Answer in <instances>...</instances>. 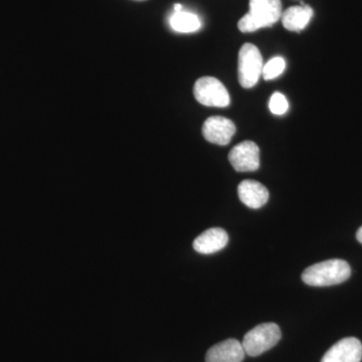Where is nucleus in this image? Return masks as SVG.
<instances>
[{
    "mask_svg": "<svg viewBox=\"0 0 362 362\" xmlns=\"http://www.w3.org/2000/svg\"><path fill=\"white\" fill-rule=\"evenodd\" d=\"M350 275L351 269L346 261L332 259L308 267L302 274V280L312 287H328L341 284Z\"/></svg>",
    "mask_w": 362,
    "mask_h": 362,
    "instance_id": "nucleus-1",
    "label": "nucleus"
},
{
    "mask_svg": "<svg viewBox=\"0 0 362 362\" xmlns=\"http://www.w3.org/2000/svg\"><path fill=\"white\" fill-rule=\"evenodd\" d=\"M250 11L240 18L238 26L242 33H252L270 28L282 18L281 0H250Z\"/></svg>",
    "mask_w": 362,
    "mask_h": 362,
    "instance_id": "nucleus-2",
    "label": "nucleus"
},
{
    "mask_svg": "<svg viewBox=\"0 0 362 362\" xmlns=\"http://www.w3.org/2000/svg\"><path fill=\"white\" fill-rule=\"evenodd\" d=\"M281 337L282 333L277 324L263 323L250 330L242 344L247 356H259L276 346Z\"/></svg>",
    "mask_w": 362,
    "mask_h": 362,
    "instance_id": "nucleus-3",
    "label": "nucleus"
},
{
    "mask_svg": "<svg viewBox=\"0 0 362 362\" xmlns=\"http://www.w3.org/2000/svg\"><path fill=\"white\" fill-rule=\"evenodd\" d=\"M263 57L256 45L245 44L239 52V82L246 89L254 87L259 82L263 71Z\"/></svg>",
    "mask_w": 362,
    "mask_h": 362,
    "instance_id": "nucleus-4",
    "label": "nucleus"
},
{
    "mask_svg": "<svg viewBox=\"0 0 362 362\" xmlns=\"http://www.w3.org/2000/svg\"><path fill=\"white\" fill-rule=\"evenodd\" d=\"M194 94L197 101L204 106L225 108L230 103L228 90L223 83L216 78H199L194 84Z\"/></svg>",
    "mask_w": 362,
    "mask_h": 362,
    "instance_id": "nucleus-5",
    "label": "nucleus"
},
{
    "mask_svg": "<svg viewBox=\"0 0 362 362\" xmlns=\"http://www.w3.org/2000/svg\"><path fill=\"white\" fill-rule=\"evenodd\" d=\"M228 160L239 173H251L259 168V149L252 141H244L235 145L230 154Z\"/></svg>",
    "mask_w": 362,
    "mask_h": 362,
    "instance_id": "nucleus-6",
    "label": "nucleus"
},
{
    "mask_svg": "<svg viewBox=\"0 0 362 362\" xmlns=\"http://www.w3.org/2000/svg\"><path fill=\"white\" fill-rule=\"evenodd\" d=\"M235 133V124L225 117H209L202 126V134L207 141L221 146L228 145Z\"/></svg>",
    "mask_w": 362,
    "mask_h": 362,
    "instance_id": "nucleus-7",
    "label": "nucleus"
},
{
    "mask_svg": "<svg viewBox=\"0 0 362 362\" xmlns=\"http://www.w3.org/2000/svg\"><path fill=\"white\" fill-rule=\"evenodd\" d=\"M362 343L356 337L343 338L324 354L321 362H361Z\"/></svg>",
    "mask_w": 362,
    "mask_h": 362,
    "instance_id": "nucleus-8",
    "label": "nucleus"
},
{
    "mask_svg": "<svg viewBox=\"0 0 362 362\" xmlns=\"http://www.w3.org/2000/svg\"><path fill=\"white\" fill-rule=\"evenodd\" d=\"M246 356L242 343L237 339H226L214 345L206 352V362H242Z\"/></svg>",
    "mask_w": 362,
    "mask_h": 362,
    "instance_id": "nucleus-9",
    "label": "nucleus"
},
{
    "mask_svg": "<svg viewBox=\"0 0 362 362\" xmlns=\"http://www.w3.org/2000/svg\"><path fill=\"white\" fill-rule=\"evenodd\" d=\"M238 194L240 202L250 209H261L269 201L268 189L256 180L242 181L238 187Z\"/></svg>",
    "mask_w": 362,
    "mask_h": 362,
    "instance_id": "nucleus-10",
    "label": "nucleus"
},
{
    "mask_svg": "<svg viewBox=\"0 0 362 362\" xmlns=\"http://www.w3.org/2000/svg\"><path fill=\"white\" fill-rule=\"evenodd\" d=\"M228 243V235L221 228H213L201 233L194 242V249L199 254L211 255L220 252Z\"/></svg>",
    "mask_w": 362,
    "mask_h": 362,
    "instance_id": "nucleus-11",
    "label": "nucleus"
},
{
    "mask_svg": "<svg viewBox=\"0 0 362 362\" xmlns=\"http://www.w3.org/2000/svg\"><path fill=\"white\" fill-rule=\"evenodd\" d=\"M314 11L312 7L302 4L301 6L289 7L282 13L283 25L286 30L291 32H301L313 18Z\"/></svg>",
    "mask_w": 362,
    "mask_h": 362,
    "instance_id": "nucleus-12",
    "label": "nucleus"
},
{
    "mask_svg": "<svg viewBox=\"0 0 362 362\" xmlns=\"http://www.w3.org/2000/svg\"><path fill=\"white\" fill-rule=\"evenodd\" d=\"M171 28L177 33H194L202 28V21L197 14L187 11H177L171 16L169 20Z\"/></svg>",
    "mask_w": 362,
    "mask_h": 362,
    "instance_id": "nucleus-13",
    "label": "nucleus"
},
{
    "mask_svg": "<svg viewBox=\"0 0 362 362\" xmlns=\"http://www.w3.org/2000/svg\"><path fill=\"white\" fill-rule=\"evenodd\" d=\"M286 63L285 59L281 57H276L273 58L264 66L263 75L265 80H273V78H278L279 76L282 75L283 71L285 70Z\"/></svg>",
    "mask_w": 362,
    "mask_h": 362,
    "instance_id": "nucleus-14",
    "label": "nucleus"
},
{
    "mask_svg": "<svg viewBox=\"0 0 362 362\" xmlns=\"http://www.w3.org/2000/svg\"><path fill=\"white\" fill-rule=\"evenodd\" d=\"M269 108L275 115H284L289 109V103L284 95L275 92L272 95L270 102H269Z\"/></svg>",
    "mask_w": 362,
    "mask_h": 362,
    "instance_id": "nucleus-15",
    "label": "nucleus"
},
{
    "mask_svg": "<svg viewBox=\"0 0 362 362\" xmlns=\"http://www.w3.org/2000/svg\"><path fill=\"white\" fill-rule=\"evenodd\" d=\"M356 239L361 244H362V226L359 228V230L356 233Z\"/></svg>",
    "mask_w": 362,
    "mask_h": 362,
    "instance_id": "nucleus-16",
    "label": "nucleus"
},
{
    "mask_svg": "<svg viewBox=\"0 0 362 362\" xmlns=\"http://www.w3.org/2000/svg\"><path fill=\"white\" fill-rule=\"evenodd\" d=\"M182 11V6L181 4H175V13H177V11Z\"/></svg>",
    "mask_w": 362,
    "mask_h": 362,
    "instance_id": "nucleus-17",
    "label": "nucleus"
}]
</instances>
